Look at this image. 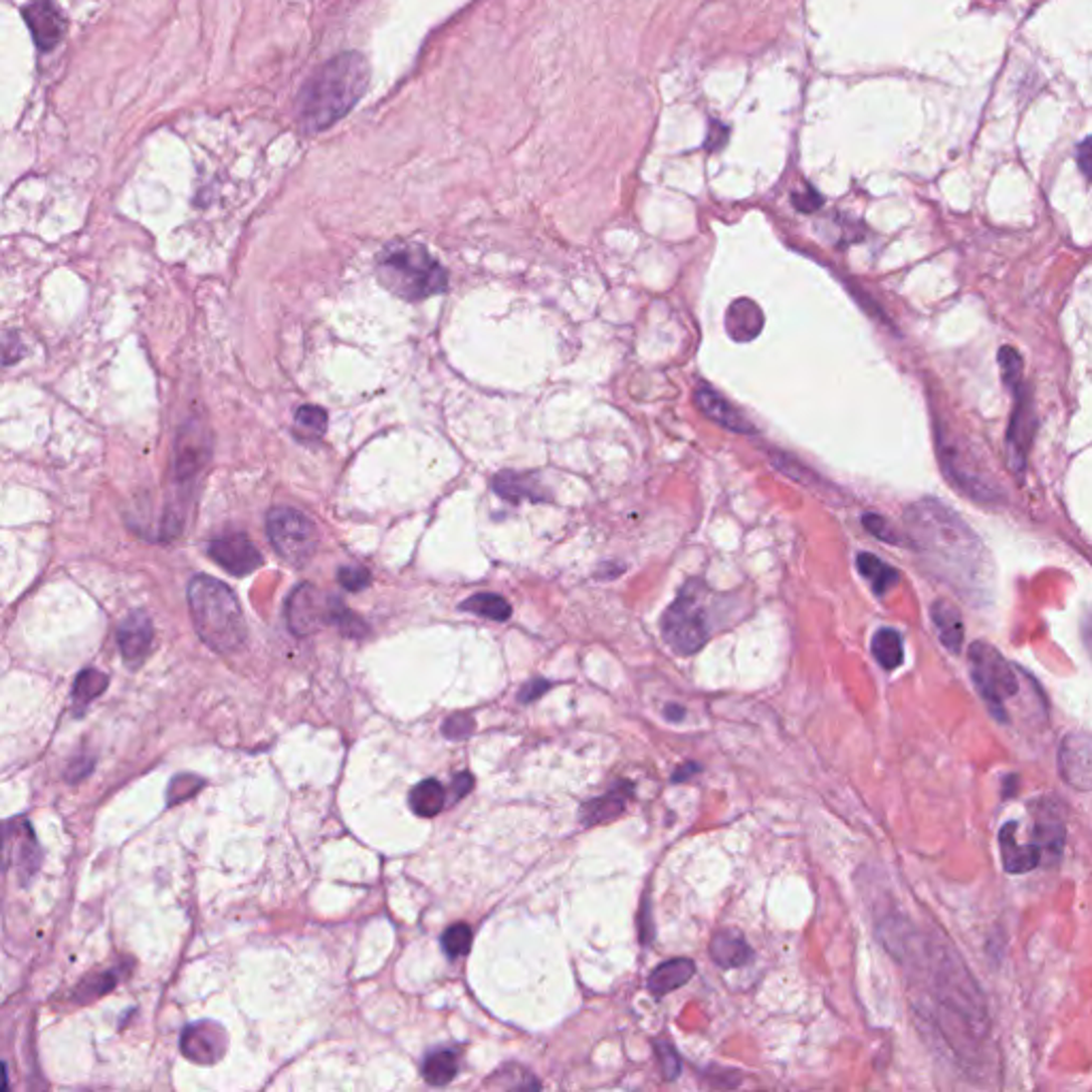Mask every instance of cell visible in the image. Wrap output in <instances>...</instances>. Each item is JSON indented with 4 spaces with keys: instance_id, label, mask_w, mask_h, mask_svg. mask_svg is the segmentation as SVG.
Masks as SVG:
<instances>
[{
    "instance_id": "48",
    "label": "cell",
    "mask_w": 1092,
    "mask_h": 1092,
    "mask_svg": "<svg viewBox=\"0 0 1092 1092\" xmlns=\"http://www.w3.org/2000/svg\"><path fill=\"white\" fill-rule=\"evenodd\" d=\"M7 1076H5V1065H0V1088H7Z\"/></svg>"
},
{
    "instance_id": "13",
    "label": "cell",
    "mask_w": 1092,
    "mask_h": 1092,
    "mask_svg": "<svg viewBox=\"0 0 1092 1092\" xmlns=\"http://www.w3.org/2000/svg\"><path fill=\"white\" fill-rule=\"evenodd\" d=\"M1090 736L1086 732H1071L1059 747V769L1065 782L1080 792H1088L1092 784Z\"/></svg>"
},
{
    "instance_id": "35",
    "label": "cell",
    "mask_w": 1092,
    "mask_h": 1092,
    "mask_svg": "<svg viewBox=\"0 0 1092 1092\" xmlns=\"http://www.w3.org/2000/svg\"><path fill=\"white\" fill-rule=\"evenodd\" d=\"M203 779L195 777V775H180L173 779V782L169 784V790H167V805L173 807V805H180L188 799H193V796L203 788Z\"/></svg>"
},
{
    "instance_id": "24",
    "label": "cell",
    "mask_w": 1092,
    "mask_h": 1092,
    "mask_svg": "<svg viewBox=\"0 0 1092 1092\" xmlns=\"http://www.w3.org/2000/svg\"><path fill=\"white\" fill-rule=\"evenodd\" d=\"M930 617H932L934 628H937V634L941 638L943 647L947 651H951V653H958L962 649L964 626H962V617H960L956 606L951 602H947V600H937L932 604Z\"/></svg>"
},
{
    "instance_id": "14",
    "label": "cell",
    "mask_w": 1092,
    "mask_h": 1092,
    "mask_svg": "<svg viewBox=\"0 0 1092 1092\" xmlns=\"http://www.w3.org/2000/svg\"><path fill=\"white\" fill-rule=\"evenodd\" d=\"M24 20L41 51L54 49L66 30V20L51 0H30L24 7Z\"/></svg>"
},
{
    "instance_id": "30",
    "label": "cell",
    "mask_w": 1092,
    "mask_h": 1092,
    "mask_svg": "<svg viewBox=\"0 0 1092 1092\" xmlns=\"http://www.w3.org/2000/svg\"><path fill=\"white\" fill-rule=\"evenodd\" d=\"M495 491L506 497L510 501H521V499H533L538 501L542 499L540 495V489H538V482L533 480L531 474H516V472H501L497 478H495Z\"/></svg>"
},
{
    "instance_id": "16",
    "label": "cell",
    "mask_w": 1092,
    "mask_h": 1092,
    "mask_svg": "<svg viewBox=\"0 0 1092 1092\" xmlns=\"http://www.w3.org/2000/svg\"><path fill=\"white\" fill-rule=\"evenodd\" d=\"M5 837H7V862H13L17 866V871L24 875V881H28V877L37 873L39 860H41V852H39L37 839H34V832L30 830L28 822L13 820L5 826Z\"/></svg>"
},
{
    "instance_id": "15",
    "label": "cell",
    "mask_w": 1092,
    "mask_h": 1092,
    "mask_svg": "<svg viewBox=\"0 0 1092 1092\" xmlns=\"http://www.w3.org/2000/svg\"><path fill=\"white\" fill-rule=\"evenodd\" d=\"M1033 837V843L1037 845L1039 854H1042V862L1046 860L1048 864H1052L1061 858L1065 843V822L1059 813V805L1042 801V805H1039V816L1035 820Z\"/></svg>"
},
{
    "instance_id": "31",
    "label": "cell",
    "mask_w": 1092,
    "mask_h": 1092,
    "mask_svg": "<svg viewBox=\"0 0 1092 1092\" xmlns=\"http://www.w3.org/2000/svg\"><path fill=\"white\" fill-rule=\"evenodd\" d=\"M110 685V677L107 674H102L100 670H94V668H88L79 672V677L75 679V685H73V704L77 710L85 708L90 702H94L102 691L107 689Z\"/></svg>"
},
{
    "instance_id": "23",
    "label": "cell",
    "mask_w": 1092,
    "mask_h": 1092,
    "mask_svg": "<svg viewBox=\"0 0 1092 1092\" xmlns=\"http://www.w3.org/2000/svg\"><path fill=\"white\" fill-rule=\"evenodd\" d=\"M693 973H696V964H693V960L672 958L668 962H662L653 970V973L649 975L647 988L651 991V995L664 997L677 991V988L685 986L693 977Z\"/></svg>"
},
{
    "instance_id": "10",
    "label": "cell",
    "mask_w": 1092,
    "mask_h": 1092,
    "mask_svg": "<svg viewBox=\"0 0 1092 1092\" xmlns=\"http://www.w3.org/2000/svg\"><path fill=\"white\" fill-rule=\"evenodd\" d=\"M210 558L235 577H246L256 568L263 566V555L246 538V535H224V538H216L207 547Z\"/></svg>"
},
{
    "instance_id": "29",
    "label": "cell",
    "mask_w": 1092,
    "mask_h": 1092,
    "mask_svg": "<svg viewBox=\"0 0 1092 1092\" xmlns=\"http://www.w3.org/2000/svg\"><path fill=\"white\" fill-rule=\"evenodd\" d=\"M459 1073V1056L453 1050H436L423 1063V1078L431 1086H446Z\"/></svg>"
},
{
    "instance_id": "4",
    "label": "cell",
    "mask_w": 1092,
    "mask_h": 1092,
    "mask_svg": "<svg viewBox=\"0 0 1092 1092\" xmlns=\"http://www.w3.org/2000/svg\"><path fill=\"white\" fill-rule=\"evenodd\" d=\"M932 958L934 984H937L945 1025L956 1031V1039H964L968 1046L981 1042L988 1035V1014L975 979L968 975L966 966L951 949H939Z\"/></svg>"
},
{
    "instance_id": "11",
    "label": "cell",
    "mask_w": 1092,
    "mask_h": 1092,
    "mask_svg": "<svg viewBox=\"0 0 1092 1092\" xmlns=\"http://www.w3.org/2000/svg\"><path fill=\"white\" fill-rule=\"evenodd\" d=\"M1012 391H1014L1018 402H1016V410H1014V416H1012V423H1010L1005 444H1008L1010 463L1014 467V472L1020 474L1027 467V455H1029V446H1031L1033 431H1035V414H1033L1031 400H1029V397H1025V383L1018 385Z\"/></svg>"
},
{
    "instance_id": "44",
    "label": "cell",
    "mask_w": 1092,
    "mask_h": 1092,
    "mask_svg": "<svg viewBox=\"0 0 1092 1092\" xmlns=\"http://www.w3.org/2000/svg\"><path fill=\"white\" fill-rule=\"evenodd\" d=\"M1078 161H1080L1082 173L1088 178L1090 176V139L1088 137L1078 146Z\"/></svg>"
},
{
    "instance_id": "3",
    "label": "cell",
    "mask_w": 1092,
    "mask_h": 1092,
    "mask_svg": "<svg viewBox=\"0 0 1092 1092\" xmlns=\"http://www.w3.org/2000/svg\"><path fill=\"white\" fill-rule=\"evenodd\" d=\"M188 606L195 630L207 647L218 653H233L244 647L248 626L227 585L212 577H195L188 585Z\"/></svg>"
},
{
    "instance_id": "7",
    "label": "cell",
    "mask_w": 1092,
    "mask_h": 1092,
    "mask_svg": "<svg viewBox=\"0 0 1092 1092\" xmlns=\"http://www.w3.org/2000/svg\"><path fill=\"white\" fill-rule=\"evenodd\" d=\"M968 662L970 679H973L988 708L993 710L997 719L1005 721V702L1014 698L1020 689L1014 668L993 645L984 643V640L970 647Z\"/></svg>"
},
{
    "instance_id": "25",
    "label": "cell",
    "mask_w": 1092,
    "mask_h": 1092,
    "mask_svg": "<svg viewBox=\"0 0 1092 1092\" xmlns=\"http://www.w3.org/2000/svg\"><path fill=\"white\" fill-rule=\"evenodd\" d=\"M632 796V784H619L615 790H611L606 796L585 803L583 807V822L587 826L611 822L619 818L623 809L628 805V799Z\"/></svg>"
},
{
    "instance_id": "21",
    "label": "cell",
    "mask_w": 1092,
    "mask_h": 1092,
    "mask_svg": "<svg viewBox=\"0 0 1092 1092\" xmlns=\"http://www.w3.org/2000/svg\"><path fill=\"white\" fill-rule=\"evenodd\" d=\"M708 954L721 968H738L751 960L753 951L738 928H721L710 939Z\"/></svg>"
},
{
    "instance_id": "12",
    "label": "cell",
    "mask_w": 1092,
    "mask_h": 1092,
    "mask_svg": "<svg viewBox=\"0 0 1092 1092\" xmlns=\"http://www.w3.org/2000/svg\"><path fill=\"white\" fill-rule=\"evenodd\" d=\"M180 1048L188 1061L214 1065L227 1052V1033L214 1022H199L184 1029Z\"/></svg>"
},
{
    "instance_id": "40",
    "label": "cell",
    "mask_w": 1092,
    "mask_h": 1092,
    "mask_svg": "<svg viewBox=\"0 0 1092 1092\" xmlns=\"http://www.w3.org/2000/svg\"><path fill=\"white\" fill-rule=\"evenodd\" d=\"M442 732L453 738V740H461V738H467L472 732H474V719L470 715H455V717H448L442 725Z\"/></svg>"
},
{
    "instance_id": "6",
    "label": "cell",
    "mask_w": 1092,
    "mask_h": 1092,
    "mask_svg": "<svg viewBox=\"0 0 1092 1092\" xmlns=\"http://www.w3.org/2000/svg\"><path fill=\"white\" fill-rule=\"evenodd\" d=\"M702 583L689 581L662 619V634L670 649L679 655L698 653L708 640L706 611L700 600Z\"/></svg>"
},
{
    "instance_id": "9",
    "label": "cell",
    "mask_w": 1092,
    "mask_h": 1092,
    "mask_svg": "<svg viewBox=\"0 0 1092 1092\" xmlns=\"http://www.w3.org/2000/svg\"><path fill=\"white\" fill-rule=\"evenodd\" d=\"M338 598L324 596L314 585H299L286 602V621L294 636H309L334 623Z\"/></svg>"
},
{
    "instance_id": "42",
    "label": "cell",
    "mask_w": 1092,
    "mask_h": 1092,
    "mask_svg": "<svg viewBox=\"0 0 1092 1092\" xmlns=\"http://www.w3.org/2000/svg\"><path fill=\"white\" fill-rule=\"evenodd\" d=\"M549 687H551L549 681H531V683H527L521 691H518V700H521V702H533V700H538Z\"/></svg>"
},
{
    "instance_id": "17",
    "label": "cell",
    "mask_w": 1092,
    "mask_h": 1092,
    "mask_svg": "<svg viewBox=\"0 0 1092 1092\" xmlns=\"http://www.w3.org/2000/svg\"><path fill=\"white\" fill-rule=\"evenodd\" d=\"M152 640H154V628L146 613L142 611L131 613L123 623H120L118 645L129 666H139L146 660L152 649Z\"/></svg>"
},
{
    "instance_id": "8",
    "label": "cell",
    "mask_w": 1092,
    "mask_h": 1092,
    "mask_svg": "<svg viewBox=\"0 0 1092 1092\" xmlns=\"http://www.w3.org/2000/svg\"><path fill=\"white\" fill-rule=\"evenodd\" d=\"M267 533L275 553L292 566L307 564L318 549L316 525L294 508H273L267 516Z\"/></svg>"
},
{
    "instance_id": "46",
    "label": "cell",
    "mask_w": 1092,
    "mask_h": 1092,
    "mask_svg": "<svg viewBox=\"0 0 1092 1092\" xmlns=\"http://www.w3.org/2000/svg\"><path fill=\"white\" fill-rule=\"evenodd\" d=\"M9 862H7V837H5V826H0V871L5 869Z\"/></svg>"
},
{
    "instance_id": "28",
    "label": "cell",
    "mask_w": 1092,
    "mask_h": 1092,
    "mask_svg": "<svg viewBox=\"0 0 1092 1092\" xmlns=\"http://www.w3.org/2000/svg\"><path fill=\"white\" fill-rule=\"evenodd\" d=\"M871 651L875 655V660L879 662V666L886 670H896L905 660L903 638H900V634L892 628H881L873 636Z\"/></svg>"
},
{
    "instance_id": "41",
    "label": "cell",
    "mask_w": 1092,
    "mask_h": 1092,
    "mask_svg": "<svg viewBox=\"0 0 1092 1092\" xmlns=\"http://www.w3.org/2000/svg\"><path fill=\"white\" fill-rule=\"evenodd\" d=\"M862 523H864V527L869 529L871 533H875L879 540L898 544L896 533L892 531V527L888 525V521H886V518H883V516H879V514H864V516H862Z\"/></svg>"
},
{
    "instance_id": "1",
    "label": "cell",
    "mask_w": 1092,
    "mask_h": 1092,
    "mask_svg": "<svg viewBox=\"0 0 1092 1092\" xmlns=\"http://www.w3.org/2000/svg\"><path fill=\"white\" fill-rule=\"evenodd\" d=\"M907 527L917 553L951 583L970 585L988 564L977 535L937 499H922L911 506Z\"/></svg>"
},
{
    "instance_id": "33",
    "label": "cell",
    "mask_w": 1092,
    "mask_h": 1092,
    "mask_svg": "<svg viewBox=\"0 0 1092 1092\" xmlns=\"http://www.w3.org/2000/svg\"><path fill=\"white\" fill-rule=\"evenodd\" d=\"M463 611H470V613H476L480 617H487L491 621H506L510 619L512 615V609L510 604L501 598V596H495V594H478V596H472L470 600H465L461 604Z\"/></svg>"
},
{
    "instance_id": "38",
    "label": "cell",
    "mask_w": 1092,
    "mask_h": 1092,
    "mask_svg": "<svg viewBox=\"0 0 1092 1092\" xmlns=\"http://www.w3.org/2000/svg\"><path fill=\"white\" fill-rule=\"evenodd\" d=\"M655 1050H657V1059H660V1067H662L664 1078L666 1080H677L679 1073H681V1059H679L677 1050L672 1048L670 1042H657Z\"/></svg>"
},
{
    "instance_id": "34",
    "label": "cell",
    "mask_w": 1092,
    "mask_h": 1092,
    "mask_svg": "<svg viewBox=\"0 0 1092 1092\" xmlns=\"http://www.w3.org/2000/svg\"><path fill=\"white\" fill-rule=\"evenodd\" d=\"M472 947V930L467 924H455L442 934V949L450 958L465 956Z\"/></svg>"
},
{
    "instance_id": "20",
    "label": "cell",
    "mask_w": 1092,
    "mask_h": 1092,
    "mask_svg": "<svg viewBox=\"0 0 1092 1092\" xmlns=\"http://www.w3.org/2000/svg\"><path fill=\"white\" fill-rule=\"evenodd\" d=\"M207 459L205 433L199 423H190L182 429L176 446V474L180 480L193 478Z\"/></svg>"
},
{
    "instance_id": "26",
    "label": "cell",
    "mask_w": 1092,
    "mask_h": 1092,
    "mask_svg": "<svg viewBox=\"0 0 1092 1092\" xmlns=\"http://www.w3.org/2000/svg\"><path fill=\"white\" fill-rule=\"evenodd\" d=\"M410 807L419 818H436L444 809L446 792L436 779H425L410 792Z\"/></svg>"
},
{
    "instance_id": "27",
    "label": "cell",
    "mask_w": 1092,
    "mask_h": 1092,
    "mask_svg": "<svg viewBox=\"0 0 1092 1092\" xmlns=\"http://www.w3.org/2000/svg\"><path fill=\"white\" fill-rule=\"evenodd\" d=\"M856 566L860 570V575L871 583L873 592L877 596H883L888 589H892L898 583V572L886 562H881L873 553H860Z\"/></svg>"
},
{
    "instance_id": "19",
    "label": "cell",
    "mask_w": 1092,
    "mask_h": 1092,
    "mask_svg": "<svg viewBox=\"0 0 1092 1092\" xmlns=\"http://www.w3.org/2000/svg\"><path fill=\"white\" fill-rule=\"evenodd\" d=\"M696 406L700 408V412L704 416H708L710 421H715L723 429H730L734 433H753L755 431L753 425L747 419H744V416L732 404H727V400L723 395H719L713 389H708L706 385H700L696 389Z\"/></svg>"
},
{
    "instance_id": "22",
    "label": "cell",
    "mask_w": 1092,
    "mask_h": 1092,
    "mask_svg": "<svg viewBox=\"0 0 1092 1092\" xmlns=\"http://www.w3.org/2000/svg\"><path fill=\"white\" fill-rule=\"evenodd\" d=\"M725 329L732 340L736 342H749L759 336L765 329V314L755 301L742 297L736 299L725 314Z\"/></svg>"
},
{
    "instance_id": "5",
    "label": "cell",
    "mask_w": 1092,
    "mask_h": 1092,
    "mask_svg": "<svg viewBox=\"0 0 1092 1092\" xmlns=\"http://www.w3.org/2000/svg\"><path fill=\"white\" fill-rule=\"evenodd\" d=\"M378 275L393 294L408 301L427 299L448 286L446 269L416 244L387 248L378 261Z\"/></svg>"
},
{
    "instance_id": "39",
    "label": "cell",
    "mask_w": 1092,
    "mask_h": 1092,
    "mask_svg": "<svg viewBox=\"0 0 1092 1092\" xmlns=\"http://www.w3.org/2000/svg\"><path fill=\"white\" fill-rule=\"evenodd\" d=\"M338 581L349 592H361V589H366L372 583V577L366 568H342Z\"/></svg>"
},
{
    "instance_id": "47",
    "label": "cell",
    "mask_w": 1092,
    "mask_h": 1092,
    "mask_svg": "<svg viewBox=\"0 0 1092 1092\" xmlns=\"http://www.w3.org/2000/svg\"><path fill=\"white\" fill-rule=\"evenodd\" d=\"M664 715H666L668 719H672V721H679V719H683V715H685V710H683L681 706H674V704H670V706H666V708H664Z\"/></svg>"
},
{
    "instance_id": "18",
    "label": "cell",
    "mask_w": 1092,
    "mask_h": 1092,
    "mask_svg": "<svg viewBox=\"0 0 1092 1092\" xmlns=\"http://www.w3.org/2000/svg\"><path fill=\"white\" fill-rule=\"evenodd\" d=\"M1016 830H1018V824L1010 822V824H1005L1001 828V832H999L1003 866H1005V871L1012 873V875L1029 873V871L1037 869L1039 864H1042V854H1039L1037 845L1035 843L1020 845L1018 839H1016Z\"/></svg>"
},
{
    "instance_id": "2",
    "label": "cell",
    "mask_w": 1092,
    "mask_h": 1092,
    "mask_svg": "<svg viewBox=\"0 0 1092 1092\" xmlns=\"http://www.w3.org/2000/svg\"><path fill=\"white\" fill-rule=\"evenodd\" d=\"M370 68L359 51H342L309 75L297 98L299 125L305 133H320L351 114L368 90Z\"/></svg>"
},
{
    "instance_id": "45",
    "label": "cell",
    "mask_w": 1092,
    "mask_h": 1092,
    "mask_svg": "<svg viewBox=\"0 0 1092 1092\" xmlns=\"http://www.w3.org/2000/svg\"><path fill=\"white\" fill-rule=\"evenodd\" d=\"M696 773H700V767H698V765H693V761H689V765L681 767L677 773L672 775V782H677V784H679V782H687V779H689L691 775H696Z\"/></svg>"
},
{
    "instance_id": "36",
    "label": "cell",
    "mask_w": 1092,
    "mask_h": 1092,
    "mask_svg": "<svg viewBox=\"0 0 1092 1092\" xmlns=\"http://www.w3.org/2000/svg\"><path fill=\"white\" fill-rule=\"evenodd\" d=\"M999 366H1001V376H1003L1005 387L1012 391L1018 385H1022V359L1014 349H1010V346L1001 349Z\"/></svg>"
},
{
    "instance_id": "43",
    "label": "cell",
    "mask_w": 1092,
    "mask_h": 1092,
    "mask_svg": "<svg viewBox=\"0 0 1092 1092\" xmlns=\"http://www.w3.org/2000/svg\"><path fill=\"white\" fill-rule=\"evenodd\" d=\"M472 788H474V777H472L470 773H459V775L455 777V782H453L455 801L463 799V796H465L467 792H470Z\"/></svg>"
},
{
    "instance_id": "32",
    "label": "cell",
    "mask_w": 1092,
    "mask_h": 1092,
    "mask_svg": "<svg viewBox=\"0 0 1092 1092\" xmlns=\"http://www.w3.org/2000/svg\"><path fill=\"white\" fill-rule=\"evenodd\" d=\"M326 431V412L318 406H301L294 414V433L299 440H320Z\"/></svg>"
},
{
    "instance_id": "37",
    "label": "cell",
    "mask_w": 1092,
    "mask_h": 1092,
    "mask_svg": "<svg viewBox=\"0 0 1092 1092\" xmlns=\"http://www.w3.org/2000/svg\"><path fill=\"white\" fill-rule=\"evenodd\" d=\"M114 973H116V970H107V973H98V975L83 979V984L77 988L79 1001H92V999H96L100 995H107L118 981V975H114Z\"/></svg>"
}]
</instances>
